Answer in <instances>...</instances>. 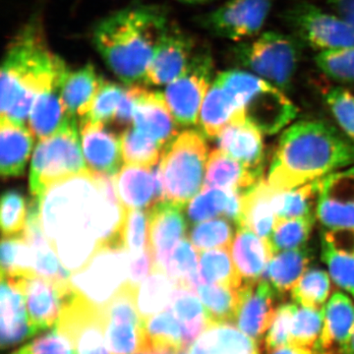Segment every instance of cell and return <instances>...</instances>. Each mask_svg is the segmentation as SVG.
I'll return each mask as SVG.
<instances>
[{
	"label": "cell",
	"instance_id": "1",
	"mask_svg": "<svg viewBox=\"0 0 354 354\" xmlns=\"http://www.w3.org/2000/svg\"><path fill=\"white\" fill-rule=\"evenodd\" d=\"M39 220L51 248L71 274L106 247L125 248L127 209L114 176L85 172L53 184L39 200Z\"/></svg>",
	"mask_w": 354,
	"mask_h": 354
},
{
	"label": "cell",
	"instance_id": "2",
	"mask_svg": "<svg viewBox=\"0 0 354 354\" xmlns=\"http://www.w3.org/2000/svg\"><path fill=\"white\" fill-rule=\"evenodd\" d=\"M354 165V143L337 128L321 120H301L279 140L268 183L286 191L318 180Z\"/></svg>",
	"mask_w": 354,
	"mask_h": 354
},
{
	"label": "cell",
	"instance_id": "3",
	"mask_svg": "<svg viewBox=\"0 0 354 354\" xmlns=\"http://www.w3.org/2000/svg\"><path fill=\"white\" fill-rule=\"evenodd\" d=\"M158 6L128 7L102 19L93 32L95 50L125 85L144 82L158 39L169 25Z\"/></svg>",
	"mask_w": 354,
	"mask_h": 354
},
{
	"label": "cell",
	"instance_id": "4",
	"mask_svg": "<svg viewBox=\"0 0 354 354\" xmlns=\"http://www.w3.org/2000/svg\"><path fill=\"white\" fill-rule=\"evenodd\" d=\"M51 57L39 23L26 25L16 35L2 60L0 118L26 127Z\"/></svg>",
	"mask_w": 354,
	"mask_h": 354
},
{
	"label": "cell",
	"instance_id": "5",
	"mask_svg": "<svg viewBox=\"0 0 354 354\" xmlns=\"http://www.w3.org/2000/svg\"><path fill=\"white\" fill-rule=\"evenodd\" d=\"M215 80L234 97L247 122L274 134L297 116V109L283 91L250 72L227 70Z\"/></svg>",
	"mask_w": 354,
	"mask_h": 354
},
{
	"label": "cell",
	"instance_id": "6",
	"mask_svg": "<svg viewBox=\"0 0 354 354\" xmlns=\"http://www.w3.org/2000/svg\"><path fill=\"white\" fill-rule=\"evenodd\" d=\"M204 136L186 130L165 146L158 165L165 200L185 206L201 192L209 158Z\"/></svg>",
	"mask_w": 354,
	"mask_h": 354
},
{
	"label": "cell",
	"instance_id": "7",
	"mask_svg": "<svg viewBox=\"0 0 354 354\" xmlns=\"http://www.w3.org/2000/svg\"><path fill=\"white\" fill-rule=\"evenodd\" d=\"M304 46L295 35L269 31L235 46L234 57L236 64L283 92L292 86Z\"/></svg>",
	"mask_w": 354,
	"mask_h": 354
},
{
	"label": "cell",
	"instance_id": "8",
	"mask_svg": "<svg viewBox=\"0 0 354 354\" xmlns=\"http://www.w3.org/2000/svg\"><path fill=\"white\" fill-rule=\"evenodd\" d=\"M77 120L35 149L30 169L29 186L34 199L39 200L53 184L90 171L83 158Z\"/></svg>",
	"mask_w": 354,
	"mask_h": 354
},
{
	"label": "cell",
	"instance_id": "9",
	"mask_svg": "<svg viewBox=\"0 0 354 354\" xmlns=\"http://www.w3.org/2000/svg\"><path fill=\"white\" fill-rule=\"evenodd\" d=\"M129 253L127 248L100 249L80 271L70 276L73 290L99 308L111 301L128 283Z\"/></svg>",
	"mask_w": 354,
	"mask_h": 354
},
{
	"label": "cell",
	"instance_id": "10",
	"mask_svg": "<svg viewBox=\"0 0 354 354\" xmlns=\"http://www.w3.org/2000/svg\"><path fill=\"white\" fill-rule=\"evenodd\" d=\"M285 20L302 43L313 50L329 51L354 46V29L337 14L305 0L288 7Z\"/></svg>",
	"mask_w": 354,
	"mask_h": 354
},
{
	"label": "cell",
	"instance_id": "11",
	"mask_svg": "<svg viewBox=\"0 0 354 354\" xmlns=\"http://www.w3.org/2000/svg\"><path fill=\"white\" fill-rule=\"evenodd\" d=\"M214 62L211 53H195L185 71L165 86V102L179 127L197 124L207 93L213 84Z\"/></svg>",
	"mask_w": 354,
	"mask_h": 354
},
{
	"label": "cell",
	"instance_id": "12",
	"mask_svg": "<svg viewBox=\"0 0 354 354\" xmlns=\"http://www.w3.org/2000/svg\"><path fill=\"white\" fill-rule=\"evenodd\" d=\"M276 0H228L201 18V25L220 38L241 41L257 36Z\"/></svg>",
	"mask_w": 354,
	"mask_h": 354
},
{
	"label": "cell",
	"instance_id": "13",
	"mask_svg": "<svg viewBox=\"0 0 354 354\" xmlns=\"http://www.w3.org/2000/svg\"><path fill=\"white\" fill-rule=\"evenodd\" d=\"M136 292L131 286H124L102 309L111 354L144 351V321L137 309Z\"/></svg>",
	"mask_w": 354,
	"mask_h": 354
},
{
	"label": "cell",
	"instance_id": "14",
	"mask_svg": "<svg viewBox=\"0 0 354 354\" xmlns=\"http://www.w3.org/2000/svg\"><path fill=\"white\" fill-rule=\"evenodd\" d=\"M57 328L73 342L77 354H111L102 310L75 290L70 295Z\"/></svg>",
	"mask_w": 354,
	"mask_h": 354
},
{
	"label": "cell",
	"instance_id": "15",
	"mask_svg": "<svg viewBox=\"0 0 354 354\" xmlns=\"http://www.w3.org/2000/svg\"><path fill=\"white\" fill-rule=\"evenodd\" d=\"M195 41L187 32L169 23L158 39L144 84L167 86L185 71L194 57Z\"/></svg>",
	"mask_w": 354,
	"mask_h": 354
},
{
	"label": "cell",
	"instance_id": "16",
	"mask_svg": "<svg viewBox=\"0 0 354 354\" xmlns=\"http://www.w3.org/2000/svg\"><path fill=\"white\" fill-rule=\"evenodd\" d=\"M73 292L69 281L32 277L26 281V301L32 335L57 325L67 300Z\"/></svg>",
	"mask_w": 354,
	"mask_h": 354
},
{
	"label": "cell",
	"instance_id": "17",
	"mask_svg": "<svg viewBox=\"0 0 354 354\" xmlns=\"http://www.w3.org/2000/svg\"><path fill=\"white\" fill-rule=\"evenodd\" d=\"M184 207L165 200L148 209L149 247L153 254V271H164L169 255L185 235L187 223Z\"/></svg>",
	"mask_w": 354,
	"mask_h": 354
},
{
	"label": "cell",
	"instance_id": "18",
	"mask_svg": "<svg viewBox=\"0 0 354 354\" xmlns=\"http://www.w3.org/2000/svg\"><path fill=\"white\" fill-rule=\"evenodd\" d=\"M317 218L326 230L354 228V167L322 178Z\"/></svg>",
	"mask_w": 354,
	"mask_h": 354
},
{
	"label": "cell",
	"instance_id": "19",
	"mask_svg": "<svg viewBox=\"0 0 354 354\" xmlns=\"http://www.w3.org/2000/svg\"><path fill=\"white\" fill-rule=\"evenodd\" d=\"M276 291L265 278L244 283L239 288V302L234 323L255 342L271 327L276 315Z\"/></svg>",
	"mask_w": 354,
	"mask_h": 354
},
{
	"label": "cell",
	"instance_id": "20",
	"mask_svg": "<svg viewBox=\"0 0 354 354\" xmlns=\"http://www.w3.org/2000/svg\"><path fill=\"white\" fill-rule=\"evenodd\" d=\"M27 279L1 274L0 333L3 349L12 348L32 337L26 301Z\"/></svg>",
	"mask_w": 354,
	"mask_h": 354
},
{
	"label": "cell",
	"instance_id": "21",
	"mask_svg": "<svg viewBox=\"0 0 354 354\" xmlns=\"http://www.w3.org/2000/svg\"><path fill=\"white\" fill-rule=\"evenodd\" d=\"M116 191L127 209H150L165 201L164 186L158 167L127 165L114 176Z\"/></svg>",
	"mask_w": 354,
	"mask_h": 354
},
{
	"label": "cell",
	"instance_id": "22",
	"mask_svg": "<svg viewBox=\"0 0 354 354\" xmlns=\"http://www.w3.org/2000/svg\"><path fill=\"white\" fill-rule=\"evenodd\" d=\"M81 146L91 172L114 176L123 160L121 138L102 123L80 120Z\"/></svg>",
	"mask_w": 354,
	"mask_h": 354
},
{
	"label": "cell",
	"instance_id": "23",
	"mask_svg": "<svg viewBox=\"0 0 354 354\" xmlns=\"http://www.w3.org/2000/svg\"><path fill=\"white\" fill-rule=\"evenodd\" d=\"M133 125L162 146L176 138L178 132V124L174 122L164 93L150 91L139 85H137Z\"/></svg>",
	"mask_w": 354,
	"mask_h": 354
},
{
	"label": "cell",
	"instance_id": "24",
	"mask_svg": "<svg viewBox=\"0 0 354 354\" xmlns=\"http://www.w3.org/2000/svg\"><path fill=\"white\" fill-rule=\"evenodd\" d=\"M262 134L246 120L234 121L223 128L216 139L221 151L261 176L265 158Z\"/></svg>",
	"mask_w": 354,
	"mask_h": 354
},
{
	"label": "cell",
	"instance_id": "25",
	"mask_svg": "<svg viewBox=\"0 0 354 354\" xmlns=\"http://www.w3.org/2000/svg\"><path fill=\"white\" fill-rule=\"evenodd\" d=\"M277 193L278 191L263 178L243 191L241 215L236 225L239 230H250L269 241L277 220L274 208Z\"/></svg>",
	"mask_w": 354,
	"mask_h": 354
},
{
	"label": "cell",
	"instance_id": "26",
	"mask_svg": "<svg viewBox=\"0 0 354 354\" xmlns=\"http://www.w3.org/2000/svg\"><path fill=\"white\" fill-rule=\"evenodd\" d=\"M354 327V304L342 292H335L325 306V318L314 354H344Z\"/></svg>",
	"mask_w": 354,
	"mask_h": 354
},
{
	"label": "cell",
	"instance_id": "27",
	"mask_svg": "<svg viewBox=\"0 0 354 354\" xmlns=\"http://www.w3.org/2000/svg\"><path fill=\"white\" fill-rule=\"evenodd\" d=\"M104 82L92 64L76 70L66 67L60 82V95L69 115L80 120L87 116Z\"/></svg>",
	"mask_w": 354,
	"mask_h": 354
},
{
	"label": "cell",
	"instance_id": "28",
	"mask_svg": "<svg viewBox=\"0 0 354 354\" xmlns=\"http://www.w3.org/2000/svg\"><path fill=\"white\" fill-rule=\"evenodd\" d=\"M230 248L232 260L244 283L264 278L268 265L274 255L269 241L250 230H239Z\"/></svg>",
	"mask_w": 354,
	"mask_h": 354
},
{
	"label": "cell",
	"instance_id": "29",
	"mask_svg": "<svg viewBox=\"0 0 354 354\" xmlns=\"http://www.w3.org/2000/svg\"><path fill=\"white\" fill-rule=\"evenodd\" d=\"M34 146L32 133L23 125L0 118V172L3 178L24 174Z\"/></svg>",
	"mask_w": 354,
	"mask_h": 354
},
{
	"label": "cell",
	"instance_id": "30",
	"mask_svg": "<svg viewBox=\"0 0 354 354\" xmlns=\"http://www.w3.org/2000/svg\"><path fill=\"white\" fill-rule=\"evenodd\" d=\"M189 354H259L258 342L234 323H212L190 346Z\"/></svg>",
	"mask_w": 354,
	"mask_h": 354
},
{
	"label": "cell",
	"instance_id": "31",
	"mask_svg": "<svg viewBox=\"0 0 354 354\" xmlns=\"http://www.w3.org/2000/svg\"><path fill=\"white\" fill-rule=\"evenodd\" d=\"M243 120H246L245 116L234 97L220 83L214 81L203 102L198 121L205 136L216 138L230 123Z\"/></svg>",
	"mask_w": 354,
	"mask_h": 354
},
{
	"label": "cell",
	"instance_id": "32",
	"mask_svg": "<svg viewBox=\"0 0 354 354\" xmlns=\"http://www.w3.org/2000/svg\"><path fill=\"white\" fill-rule=\"evenodd\" d=\"M262 178L223 151H213L207 162L203 188L245 191Z\"/></svg>",
	"mask_w": 354,
	"mask_h": 354
},
{
	"label": "cell",
	"instance_id": "33",
	"mask_svg": "<svg viewBox=\"0 0 354 354\" xmlns=\"http://www.w3.org/2000/svg\"><path fill=\"white\" fill-rule=\"evenodd\" d=\"M311 260V250L306 246L281 251L272 256L264 278L269 281L277 295H286L292 290L308 270Z\"/></svg>",
	"mask_w": 354,
	"mask_h": 354
},
{
	"label": "cell",
	"instance_id": "34",
	"mask_svg": "<svg viewBox=\"0 0 354 354\" xmlns=\"http://www.w3.org/2000/svg\"><path fill=\"white\" fill-rule=\"evenodd\" d=\"M167 308L171 310L180 323L186 348H189L211 324L201 300L189 288L176 286Z\"/></svg>",
	"mask_w": 354,
	"mask_h": 354
},
{
	"label": "cell",
	"instance_id": "35",
	"mask_svg": "<svg viewBox=\"0 0 354 354\" xmlns=\"http://www.w3.org/2000/svg\"><path fill=\"white\" fill-rule=\"evenodd\" d=\"M183 328L169 308L144 321V351L184 349Z\"/></svg>",
	"mask_w": 354,
	"mask_h": 354
},
{
	"label": "cell",
	"instance_id": "36",
	"mask_svg": "<svg viewBox=\"0 0 354 354\" xmlns=\"http://www.w3.org/2000/svg\"><path fill=\"white\" fill-rule=\"evenodd\" d=\"M199 281L200 283L230 286L235 290H239L244 283L235 267L230 248L200 252Z\"/></svg>",
	"mask_w": 354,
	"mask_h": 354
},
{
	"label": "cell",
	"instance_id": "37",
	"mask_svg": "<svg viewBox=\"0 0 354 354\" xmlns=\"http://www.w3.org/2000/svg\"><path fill=\"white\" fill-rule=\"evenodd\" d=\"M176 286L167 274L160 271H153L139 286L136 292V304L143 321L169 306Z\"/></svg>",
	"mask_w": 354,
	"mask_h": 354
},
{
	"label": "cell",
	"instance_id": "38",
	"mask_svg": "<svg viewBox=\"0 0 354 354\" xmlns=\"http://www.w3.org/2000/svg\"><path fill=\"white\" fill-rule=\"evenodd\" d=\"M322 178L286 191H278L274 198L277 218L317 216Z\"/></svg>",
	"mask_w": 354,
	"mask_h": 354
},
{
	"label": "cell",
	"instance_id": "39",
	"mask_svg": "<svg viewBox=\"0 0 354 354\" xmlns=\"http://www.w3.org/2000/svg\"><path fill=\"white\" fill-rule=\"evenodd\" d=\"M194 292L204 305L211 324L234 323L239 290L213 283H200Z\"/></svg>",
	"mask_w": 354,
	"mask_h": 354
},
{
	"label": "cell",
	"instance_id": "40",
	"mask_svg": "<svg viewBox=\"0 0 354 354\" xmlns=\"http://www.w3.org/2000/svg\"><path fill=\"white\" fill-rule=\"evenodd\" d=\"M200 252L191 241L183 239L174 249L162 272L169 277L177 286L194 291L199 286Z\"/></svg>",
	"mask_w": 354,
	"mask_h": 354
},
{
	"label": "cell",
	"instance_id": "41",
	"mask_svg": "<svg viewBox=\"0 0 354 354\" xmlns=\"http://www.w3.org/2000/svg\"><path fill=\"white\" fill-rule=\"evenodd\" d=\"M0 261L1 274L28 279L36 277L34 272V255L24 235L3 237Z\"/></svg>",
	"mask_w": 354,
	"mask_h": 354
},
{
	"label": "cell",
	"instance_id": "42",
	"mask_svg": "<svg viewBox=\"0 0 354 354\" xmlns=\"http://www.w3.org/2000/svg\"><path fill=\"white\" fill-rule=\"evenodd\" d=\"M316 216L277 218L270 243L274 254L304 247L308 241Z\"/></svg>",
	"mask_w": 354,
	"mask_h": 354
},
{
	"label": "cell",
	"instance_id": "43",
	"mask_svg": "<svg viewBox=\"0 0 354 354\" xmlns=\"http://www.w3.org/2000/svg\"><path fill=\"white\" fill-rule=\"evenodd\" d=\"M123 160L127 165L152 167L162 158V147L158 142L136 128H128L121 135Z\"/></svg>",
	"mask_w": 354,
	"mask_h": 354
},
{
	"label": "cell",
	"instance_id": "44",
	"mask_svg": "<svg viewBox=\"0 0 354 354\" xmlns=\"http://www.w3.org/2000/svg\"><path fill=\"white\" fill-rule=\"evenodd\" d=\"M330 290V281L327 272L318 268H312L305 272L292 288L291 297L300 306L324 309Z\"/></svg>",
	"mask_w": 354,
	"mask_h": 354
},
{
	"label": "cell",
	"instance_id": "45",
	"mask_svg": "<svg viewBox=\"0 0 354 354\" xmlns=\"http://www.w3.org/2000/svg\"><path fill=\"white\" fill-rule=\"evenodd\" d=\"M232 221L212 218L196 223L190 230L189 239L199 252L216 248H230L234 241Z\"/></svg>",
	"mask_w": 354,
	"mask_h": 354
},
{
	"label": "cell",
	"instance_id": "46",
	"mask_svg": "<svg viewBox=\"0 0 354 354\" xmlns=\"http://www.w3.org/2000/svg\"><path fill=\"white\" fill-rule=\"evenodd\" d=\"M232 193V190L203 188L201 192L188 203L186 209L188 221L196 225L220 216L225 218Z\"/></svg>",
	"mask_w": 354,
	"mask_h": 354
},
{
	"label": "cell",
	"instance_id": "47",
	"mask_svg": "<svg viewBox=\"0 0 354 354\" xmlns=\"http://www.w3.org/2000/svg\"><path fill=\"white\" fill-rule=\"evenodd\" d=\"M324 318L325 308H297L291 325L290 344L314 349L322 332Z\"/></svg>",
	"mask_w": 354,
	"mask_h": 354
},
{
	"label": "cell",
	"instance_id": "48",
	"mask_svg": "<svg viewBox=\"0 0 354 354\" xmlns=\"http://www.w3.org/2000/svg\"><path fill=\"white\" fill-rule=\"evenodd\" d=\"M29 204L25 197L15 189L6 190L1 198V223L3 237L24 235L27 227Z\"/></svg>",
	"mask_w": 354,
	"mask_h": 354
},
{
	"label": "cell",
	"instance_id": "49",
	"mask_svg": "<svg viewBox=\"0 0 354 354\" xmlns=\"http://www.w3.org/2000/svg\"><path fill=\"white\" fill-rule=\"evenodd\" d=\"M315 64L332 80L354 84V46L318 53Z\"/></svg>",
	"mask_w": 354,
	"mask_h": 354
},
{
	"label": "cell",
	"instance_id": "50",
	"mask_svg": "<svg viewBox=\"0 0 354 354\" xmlns=\"http://www.w3.org/2000/svg\"><path fill=\"white\" fill-rule=\"evenodd\" d=\"M125 92L127 88L121 87L118 84L104 81L95 97L90 113L81 120H88L104 125L113 124L114 116Z\"/></svg>",
	"mask_w": 354,
	"mask_h": 354
},
{
	"label": "cell",
	"instance_id": "51",
	"mask_svg": "<svg viewBox=\"0 0 354 354\" xmlns=\"http://www.w3.org/2000/svg\"><path fill=\"white\" fill-rule=\"evenodd\" d=\"M124 244L129 255H139L149 247L148 212L127 209L124 223Z\"/></svg>",
	"mask_w": 354,
	"mask_h": 354
},
{
	"label": "cell",
	"instance_id": "52",
	"mask_svg": "<svg viewBox=\"0 0 354 354\" xmlns=\"http://www.w3.org/2000/svg\"><path fill=\"white\" fill-rule=\"evenodd\" d=\"M322 259L335 285L354 297V254L337 252L322 246Z\"/></svg>",
	"mask_w": 354,
	"mask_h": 354
},
{
	"label": "cell",
	"instance_id": "53",
	"mask_svg": "<svg viewBox=\"0 0 354 354\" xmlns=\"http://www.w3.org/2000/svg\"><path fill=\"white\" fill-rule=\"evenodd\" d=\"M297 306L292 304L281 305L276 311L271 327L265 339V349L268 353L290 344L291 325Z\"/></svg>",
	"mask_w": 354,
	"mask_h": 354
},
{
	"label": "cell",
	"instance_id": "54",
	"mask_svg": "<svg viewBox=\"0 0 354 354\" xmlns=\"http://www.w3.org/2000/svg\"><path fill=\"white\" fill-rule=\"evenodd\" d=\"M326 102L346 136L354 143V95L344 88H335L326 95Z\"/></svg>",
	"mask_w": 354,
	"mask_h": 354
},
{
	"label": "cell",
	"instance_id": "55",
	"mask_svg": "<svg viewBox=\"0 0 354 354\" xmlns=\"http://www.w3.org/2000/svg\"><path fill=\"white\" fill-rule=\"evenodd\" d=\"M11 354H77V353L71 339L55 328Z\"/></svg>",
	"mask_w": 354,
	"mask_h": 354
},
{
	"label": "cell",
	"instance_id": "56",
	"mask_svg": "<svg viewBox=\"0 0 354 354\" xmlns=\"http://www.w3.org/2000/svg\"><path fill=\"white\" fill-rule=\"evenodd\" d=\"M153 272V258L151 249L139 255H129V274L127 285L134 290H138L139 286Z\"/></svg>",
	"mask_w": 354,
	"mask_h": 354
},
{
	"label": "cell",
	"instance_id": "57",
	"mask_svg": "<svg viewBox=\"0 0 354 354\" xmlns=\"http://www.w3.org/2000/svg\"><path fill=\"white\" fill-rule=\"evenodd\" d=\"M322 246L337 252L354 254V228L326 230L322 235Z\"/></svg>",
	"mask_w": 354,
	"mask_h": 354
},
{
	"label": "cell",
	"instance_id": "58",
	"mask_svg": "<svg viewBox=\"0 0 354 354\" xmlns=\"http://www.w3.org/2000/svg\"><path fill=\"white\" fill-rule=\"evenodd\" d=\"M337 16L354 29V0H325Z\"/></svg>",
	"mask_w": 354,
	"mask_h": 354
},
{
	"label": "cell",
	"instance_id": "59",
	"mask_svg": "<svg viewBox=\"0 0 354 354\" xmlns=\"http://www.w3.org/2000/svg\"><path fill=\"white\" fill-rule=\"evenodd\" d=\"M271 354H314L313 349L304 348V346H295V344H288L283 348L277 349Z\"/></svg>",
	"mask_w": 354,
	"mask_h": 354
},
{
	"label": "cell",
	"instance_id": "60",
	"mask_svg": "<svg viewBox=\"0 0 354 354\" xmlns=\"http://www.w3.org/2000/svg\"><path fill=\"white\" fill-rule=\"evenodd\" d=\"M344 354H354V327L344 348Z\"/></svg>",
	"mask_w": 354,
	"mask_h": 354
},
{
	"label": "cell",
	"instance_id": "61",
	"mask_svg": "<svg viewBox=\"0 0 354 354\" xmlns=\"http://www.w3.org/2000/svg\"><path fill=\"white\" fill-rule=\"evenodd\" d=\"M134 354H176V353L171 351H143Z\"/></svg>",
	"mask_w": 354,
	"mask_h": 354
},
{
	"label": "cell",
	"instance_id": "62",
	"mask_svg": "<svg viewBox=\"0 0 354 354\" xmlns=\"http://www.w3.org/2000/svg\"><path fill=\"white\" fill-rule=\"evenodd\" d=\"M177 1L184 2V3L196 4L204 3V2L209 1V0H177Z\"/></svg>",
	"mask_w": 354,
	"mask_h": 354
},
{
	"label": "cell",
	"instance_id": "63",
	"mask_svg": "<svg viewBox=\"0 0 354 354\" xmlns=\"http://www.w3.org/2000/svg\"><path fill=\"white\" fill-rule=\"evenodd\" d=\"M189 348L180 349V351H176V354H189Z\"/></svg>",
	"mask_w": 354,
	"mask_h": 354
}]
</instances>
